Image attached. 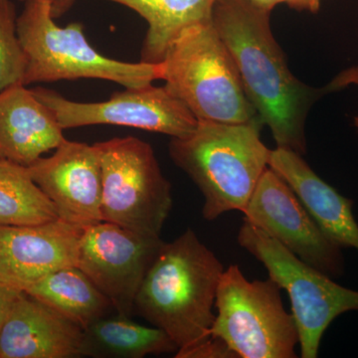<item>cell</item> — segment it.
Listing matches in <instances>:
<instances>
[{
    "mask_svg": "<svg viewBox=\"0 0 358 358\" xmlns=\"http://www.w3.org/2000/svg\"><path fill=\"white\" fill-rule=\"evenodd\" d=\"M84 329L21 292L0 333V358L80 357Z\"/></svg>",
    "mask_w": 358,
    "mask_h": 358,
    "instance_id": "cell-14",
    "label": "cell"
},
{
    "mask_svg": "<svg viewBox=\"0 0 358 358\" xmlns=\"http://www.w3.org/2000/svg\"><path fill=\"white\" fill-rule=\"evenodd\" d=\"M26 64L15 6L13 0H0V92L13 85H23Z\"/></svg>",
    "mask_w": 358,
    "mask_h": 358,
    "instance_id": "cell-21",
    "label": "cell"
},
{
    "mask_svg": "<svg viewBox=\"0 0 358 358\" xmlns=\"http://www.w3.org/2000/svg\"><path fill=\"white\" fill-rule=\"evenodd\" d=\"M162 66L164 86L197 121L245 124L260 120L212 20L188 26L179 33L167 48Z\"/></svg>",
    "mask_w": 358,
    "mask_h": 358,
    "instance_id": "cell-4",
    "label": "cell"
},
{
    "mask_svg": "<svg viewBox=\"0 0 358 358\" xmlns=\"http://www.w3.org/2000/svg\"><path fill=\"white\" fill-rule=\"evenodd\" d=\"M322 0H282V3L287 4L294 10L317 13L322 6Z\"/></svg>",
    "mask_w": 358,
    "mask_h": 358,
    "instance_id": "cell-23",
    "label": "cell"
},
{
    "mask_svg": "<svg viewBox=\"0 0 358 358\" xmlns=\"http://www.w3.org/2000/svg\"><path fill=\"white\" fill-rule=\"evenodd\" d=\"M162 244L160 237L145 236L101 221L84 228L76 266L117 313L131 317L141 282Z\"/></svg>",
    "mask_w": 358,
    "mask_h": 358,
    "instance_id": "cell-10",
    "label": "cell"
},
{
    "mask_svg": "<svg viewBox=\"0 0 358 358\" xmlns=\"http://www.w3.org/2000/svg\"><path fill=\"white\" fill-rule=\"evenodd\" d=\"M128 7L148 23L141 62L159 64L173 40L188 26L212 18L216 0H103Z\"/></svg>",
    "mask_w": 358,
    "mask_h": 358,
    "instance_id": "cell-18",
    "label": "cell"
},
{
    "mask_svg": "<svg viewBox=\"0 0 358 358\" xmlns=\"http://www.w3.org/2000/svg\"><path fill=\"white\" fill-rule=\"evenodd\" d=\"M17 33L26 57L23 85L61 80L101 79L140 88L162 79V66L128 63L99 53L85 36L83 25L61 27L52 15L54 0H20Z\"/></svg>",
    "mask_w": 358,
    "mask_h": 358,
    "instance_id": "cell-5",
    "label": "cell"
},
{
    "mask_svg": "<svg viewBox=\"0 0 358 358\" xmlns=\"http://www.w3.org/2000/svg\"><path fill=\"white\" fill-rule=\"evenodd\" d=\"M27 169L59 219L82 228L103 221L102 166L96 143L66 140L51 157H40Z\"/></svg>",
    "mask_w": 358,
    "mask_h": 358,
    "instance_id": "cell-12",
    "label": "cell"
},
{
    "mask_svg": "<svg viewBox=\"0 0 358 358\" xmlns=\"http://www.w3.org/2000/svg\"><path fill=\"white\" fill-rule=\"evenodd\" d=\"M243 214L244 222L264 231L310 267L331 278L343 274L341 247L324 234L294 190L271 167L261 176Z\"/></svg>",
    "mask_w": 358,
    "mask_h": 358,
    "instance_id": "cell-11",
    "label": "cell"
},
{
    "mask_svg": "<svg viewBox=\"0 0 358 358\" xmlns=\"http://www.w3.org/2000/svg\"><path fill=\"white\" fill-rule=\"evenodd\" d=\"M96 145L102 166L103 221L160 237L173 209V194L152 145L134 136Z\"/></svg>",
    "mask_w": 358,
    "mask_h": 358,
    "instance_id": "cell-7",
    "label": "cell"
},
{
    "mask_svg": "<svg viewBox=\"0 0 358 358\" xmlns=\"http://www.w3.org/2000/svg\"><path fill=\"white\" fill-rule=\"evenodd\" d=\"M55 115L22 84L0 92V159L29 166L66 141Z\"/></svg>",
    "mask_w": 358,
    "mask_h": 358,
    "instance_id": "cell-15",
    "label": "cell"
},
{
    "mask_svg": "<svg viewBox=\"0 0 358 358\" xmlns=\"http://www.w3.org/2000/svg\"><path fill=\"white\" fill-rule=\"evenodd\" d=\"M178 352L173 339L159 327L143 326L117 313L84 329L80 357L143 358Z\"/></svg>",
    "mask_w": 358,
    "mask_h": 358,
    "instance_id": "cell-17",
    "label": "cell"
},
{
    "mask_svg": "<svg viewBox=\"0 0 358 358\" xmlns=\"http://www.w3.org/2000/svg\"><path fill=\"white\" fill-rule=\"evenodd\" d=\"M355 126L357 127L358 131V117H355Z\"/></svg>",
    "mask_w": 358,
    "mask_h": 358,
    "instance_id": "cell-26",
    "label": "cell"
},
{
    "mask_svg": "<svg viewBox=\"0 0 358 358\" xmlns=\"http://www.w3.org/2000/svg\"><path fill=\"white\" fill-rule=\"evenodd\" d=\"M281 289L271 278L249 281L237 265L225 268L216 294L212 338L222 341L236 357H296L298 327L285 310Z\"/></svg>",
    "mask_w": 358,
    "mask_h": 358,
    "instance_id": "cell-6",
    "label": "cell"
},
{
    "mask_svg": "<svg viewBox=\"0 0 358 358\" xmlns=\"http://www.w3.org/2000/svg\"><path fill=\"white\" fill-rule=\"evenodd\" d=\"M224 266L188 228L164 242L134 301V310L178 346L176 358L212 338L213 308Z\"/></svg>",
    "mask_w": 358,
    "mask_h": 358,
    "instance_id": "cell-2",
    "label": "cell"
},
{
    "mask_svg": "<svg viewBox=\"0 0 358 358\" xmlns=\"http://www.w3.org/2000/svg\"><path fill=\"white\" fill-rule=\"evenodd\" d=\"M76 0H54L52 4V15L53 17L59 18L63 14L67 13L68 10L73 6Z\"/></svg>",
    "mask_w": 358,
    "mask_h": 358,
    "instance_id": "cell-24",
    "label": "cell"
},
{
    "mask_svg": "<svg viewBox=\"0 0 358 358\" xmlns=\"http://www.w3.org/2000/svg\"><path fill=\"white\" fill-rule=\"evenodd\" d=\"M268 167L294 190L313 221L331 242L358 250V225L352 200L346 199L317 176L303 155L277 148L271 150Z\"/></svg>",
    "mask_w": 358,
    "mask_h": 358,
    "instance_id": "cell-16",
    "label": "cell"
},
{
    "mask_svg": "<svg viewBox=\"0 0 358 358\" xmlns=\"http://www.w3.org/2000/svg\"><path fill=\"white\" fill-rule=\"evenodd\" d=\"M238 244L265 266L268 278L288 293L300 336L301 357L315 358L327 327L338 315L358 310V292L339 286L277 240L244 222Z\"/></svg>",
    "mask_w": 358,
    "mask_h": 358,
    "instance_id": "cell-8",
    "label": "cell"
},
{
    "mask_svg": "<svg viewBox=\"0 0 358 358\" xmlns=\"http://www.w3.org/2000/svg\"><path fill=\"white\" fill-rule=\"evenodd\" d=\"M20 289L11 288V287L0 282V333H1L2 327L6 322L14 301L20 296Z\"/></svg>",
    "mask_w": 358,
    "mask_h": 358,
    "instance_id": "cell-22",
    "label": "cell"
},
{
    "mask_svg": "<svg viewBox=\"0 0 358 358\" xmlns=\"http://www.w3.org/2000/svg\"><path fill=\"white\" fill-rule=\"evenodd\" d=\"M31 91L54 113L63 129L114 124L167 134L173 138L187 136L199 124L185 103L166 86L150 84L126 88L101 103L74 102L43 87Z\"/></svg>",
    "mask_w": 358,
    "mask_h": 358,
    "instance_id": "cell-9",
    "label": "cell"
},
{
    "mask_svg": "<svg viewBox=\"0 0 358 358\" xmlns=\"http://www.w3.org/2000/svg\"><path fill=\"white\" fill-rule=\"evenodd\" d=\"M271 13L245 0H216L211 20L236 64L247 98L277 148L303 155L310 108L320 96L358 84V67L341 73L324 88L303 83L289 70L275 39Z\"/></svg>",
    "mask_w": 358,
    "mask_h": 358,
    "instance_id": "cell-1",
    "label": "cell"
},
{
    "mask_svg": "<svg viewBox=\"0 0 358 358\" xmlns=\"http://www.w3.org/2000/svg\"><path fill=\"white\" fill-rule=\"evenodd\" d=\"M58 218L27 167L0 159V226L34 225Z\"/></svg>",
    "mask_w": 358,
    "mask_h": 358,
    "instance_id": "cell-20",
    "label": "cell"
},
{
    "mask_svg": "<svg viewBox=\"0 0 358 358\" xmlns=\"http://www.w3.org/2000/svg\"><path fill=\"white\" fill-rule=\"evenodd\" d=\"M263 127L260 120L245 124L199 121L192 133L169 141L173 164L203 195L205 220L246 208L268 167L271 150L261 141Z\"/></svg>",
    "mask_w": 358,
    "mask_h": 358,
    "instance_id": "cell-3",
    "label": "cell"
},
{
    "mask_svg": "<svg viewBox=\"0 0 358 358\" xmlns=\"http://www.w3.org/2000/svg\"><path fill=\"white\" fill-rule=\"evenodd\" d=\"M24 292L83 329L114 308L107 296L77 266L55 271Z\"/></svg>",
    "mask_w": 358,
    "mask_h": 358,
    "instance_id": "cell-19",
    "label": "cell"
},
{
    "mask_svg": "<svg viewBox=\"0 0 358 358\" xmlns=\"http://www.w3.org/2000/svg\"><path fill=\"white\" fill-rule=\"evenodd\" d=\"M83 229L59 218L0 226V282L24 292L47 275L76 266Z\"/></svg>",
    "mask_w": 358,
    "mask_h": 358,
    "instance_id": "cell-13",
    "label": "cell"
},
{
    "mask_svg": "<svg viewBox=\"0 0 358 358\" xmlns=\"http://www.w3.org/2000/svg\"><path fill=\"white\" fill-rule=\"evenodd\" d=\"M245 1L268 13H272L275 7L282 3V0H245Z\"/></svg>",
    "mask_w": 358,
    "mask_h": 358,
    "instance_id": "cell-25",
    "label": "cell"
}]
</instances>
